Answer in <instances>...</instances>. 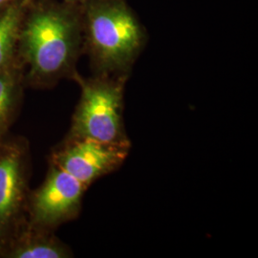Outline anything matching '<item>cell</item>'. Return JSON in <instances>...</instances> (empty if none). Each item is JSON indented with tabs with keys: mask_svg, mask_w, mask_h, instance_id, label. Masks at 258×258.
I'll use <instances>...</instances> for the list:
<instances>
[{
	"mask_svg": "<svg viewBox=\"0 0 258 258\" xmlns=\"http://www.w3.org/2000/svg\"><path fill=\"white\" fill-rule=\"evenodd\" d=\"M82 4L83 55L94 75L128 77L148 40V32L126 0Z\"/></svg>",
	"mask_w": 258,
	"mask_h": 258,
	"instance_id": "2",
	"label": "cell"
},
{
	"mask_svg": "<svg viewBox=\"0 0 258 258\" xmlns=\"http://www.w3.org/2000/svg\"><path fill=\"white\" fill-rule=\"evenodd\" d=\"M71 249L58 239L54 231H47L26 222L22 225L1 257L67 258L72 257Z\"/></svg>",
	"mask_w": 258,
	"mask_h": 258,
	"instance_id": "7",
	"label": "cell"
},
{
	"mask_svg": "<svg viewBox=\"0 0 258 258\" xmlns=\"http://www.w3.org/2000/svg\"><path fill=\"white\" fill-rule=\"evenodd\" d=\"M131 145L105 144L87 139H65L55 148L50 163L73 176L87 188L120 168Z\"/></svg>",
	"mask_w": 258,
	"mask_h": 258,
	"instance_id": "6",
	"label": "cell"
},
{
	"mask_svg": "<svg viewBox=\"0 0 258 258\" xmlns=\"http://www.w3.org/2000/svg\"><path fill=\"white\" fill-rule=\"evenodd\" d=\"M68 1H74V2H78V3H84V2L89 1V0H68Z\"/></svg>",
	"mask_w": 258,
	"mask_h": 258,
	"instance_id": "11",
	"label": "cell"
},
{
	"mask_svg": "<svg viewBox=\"0 0 258 258\" xmlns=\"http://www.w3.org/2000/svg\"><path fill=\"white\" fill-rule=\"evenodd\" d=\"M128 77L80 73L73 81L81 88L71 127L65 139H87L105 144L131 145L123 121L124 89Z\"/></svg>",
	"mask_w": 258,
	"mask_h": 258,
	"instance_id": "3",
	"label": "cell"
},
{
	"mask_svg": "<svg viewBox=\"0 0 258 258\" xmlns=\"http://www.w3.org/2000/svg\"><path fill=\"white\" fill-rule=\"evenodd\" d=\"M19 0H0V14Z\"/></svg>",
	"mask_w": 258,
	"mask_h": 258,
	"instance_id": "10",
	"label": "cell"
},
{
	"mask_svg": "<svg viewBox=\"0 0 258 258\" xmlns=\"http://www.w3.org/2000/svg\"><path fill=\"white\" fill-rule=\"evenodd\" d=\"M29 1L19 0L0 14V70L19 68L17 54L19 28Z\"/></svg>",
	"mask_w": 258,
	"mask_h": 258,
	"instance_id": "8",
	"label": "cell"
},
{
	"mask_svg": "<svg viewBox=\"0 0 258 258\" xmlns=\"http://www.w3.org/2000/svg\"><path fill=\"white\" fill-rule=\"evenodd\" d=\"M86 189L73 176L50 163L43 183L29 192L27 221L37 228L55 231L79 216Z\"/></svg>",
	"mask_w": 258,
	"mask_h": 258,
	"instance_id": "5",
	"label": "cell"
},
{
	"mask_svg": "<svg viewBox=\"0 0 258 258\" xmlns=\"http://www.w3.org/2000/svg\"><path fill=\"white\" fill-rule=\"evenodd\" d=\"M24 86L20 68L0 70V140L5 137L15 119Z\"/></svg>",
	"mask_w": 258,
	"mask_h": 258,
	"instance_id": "9",
	"label": "cell"
},
{
	"mask_svg": "<svg viewBox=\"0 0 258 258\" xmlns=\"http://www.w3.org/2000/svg\"><path fill=\"white\" fill-rule=\"evenodd\" d=\"M18 63L25 86L54 87L78 74L83 55L82 4L68 0H30L19 28Z\"/></svg>",
	"mask_w": 258,
	"mask_h": 258,
	"instance_id": "1",
	"label": "cell"
},
{
	"mask_svg": "<svg viewBox=\"0 0 258 258\" xmlns=\"http://www.w3.org/2000/svg\"><path fill=\"white\" fill-rule=\"evenodd\" d=\"M30 153L23 139L0 140V257L27 220Z\"/></svg>",
	"mask_w": 258,
	"mask_h": 258,
	"instance_id": "4",
	"label": "cell"
}]
</instances>
